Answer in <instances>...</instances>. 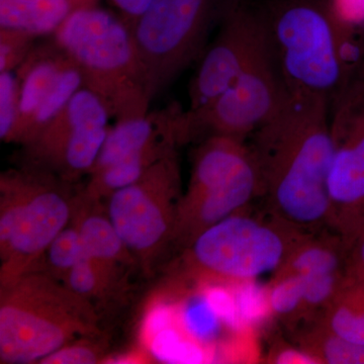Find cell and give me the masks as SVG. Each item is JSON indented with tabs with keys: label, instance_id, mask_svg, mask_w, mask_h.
I'll list each match as a JSON object with an SVG mask.
<instances>
[{
	"label": "cell",
	"instance_id": "obj_1",
	"mask_svg": "<svg viewBox=\"0 0 364 364\" xmlns=\"http://www.w3.org/2000/svg\"><path fill=\"white\" fill-rule=\"evenodd\" d=\"M330 107L326 97L287 91L248 145L259 172L265 210L306 234L326 229L329 223Z\"/></svg>",
	"mask_w": 364,
	"mask_h": 364
},
{
	"label": "cell",
	"instance_id": "obj_2",
	"mask_svg": "<svg viewBox=\"0 0 364 364\" xmlns=\"http://www.w3.org/2000/svg\"><path fill=\"white\" fill-rule=\"evenodd\" d=\"M264 14L268 40L287 91L334 102L355 81L348 23L324 0H277Z\"/></svg>",
	"mask_w": 364,
	"mask_h": 364
},
{
	"label": "cell",
	"instance_id": "obj_3",
	"mask_svg": "<svg viewBox=\"0 0 364 364\" xmlns=\"http://www.w3.org/2000/svg\"><path fill=\"white\" fill-rule=\"evenodd\" d=\"M53 39L78 67L83 86L107 105L117 122L145 116L151 97L132 28L102 7L72 14Z\"/></svg>",
	"mask_w": 364,
	"mask_h": 364
},
{
	"label": "cell",
	"instance_id": "obj_4",
	"mask_svg": "<svg viewBox=\"0 0 364 364\" xmlns=\"http://www.w3.org/2000/svg\"><path fill=\"white\" fill-rule=\"evenodd\" d=\"M100 335L93 304L47 273L0 287L1 363H39L74 340Z\"/></svg>",
	"mask_w": 364,
	"mask_h": 364
},
{
	"label": "cell",
	"instance_id": "obj_5",
	"mask_svg": "<svg viewBox=\"0 0 364 364\" xmlns=\"http://www.w3.org/2000/svg\"><path fill=\"white\" fill-rule=\"evenodd\" d=\"M71 183L23 163L0 176V287L35 272L57 235L71 222Z\"/></svg>",
	"mask_w": 364,
	"mask_h": 364
},
{
	"label": "cell",
	"instance_id": "obj_6",
	"mask_svg": "<svg viewBox=\"0 0 364 364\" xmlns=\"http://www.w3.org/2000/svg\"><path fill=\"white\" fill-rule=\"evenodd\" d=\"M308 235L249 207L198 235L183 249L181 269L195 286H236L277 272Z\"/></svg>",
	"mask_w": 364,
	"mask_h": 364
},
{
	"label": "cell",
	"instance_id": "obj_7",
	"mask_svg": "<svg viewBox=\"0 0 364 364\" xmlns=\"http://www.w3.org/2000/svg\"><path fill=\"white\" fill-rule=\"evenodd\" d=\"M260 191L259 172L245 141L226 136L203 139L177 205L174 245L188 247L208 228L251 207Z\"/></svg>",
	"mask_w": 364,
	"mask_h": 364
},
{
	"label": "cell",
	"instance_id": "obj_8",
	"mask_svg": "<svg viewBox=\"0 0 364 364\" xmlns=\"http://www.w3.org/2000/svg\"><path fill=\"white\" fill-rule=\"evenodd\" d=\"M177 151L148 169L138 181L107 198V212L124 245L146 272L173 243L181 196Z\"/></svg>",
	"mask_w": 364,
	"mask_h": 364
},
{
	"label": "cell",
	"instance_id": "obj_9",
	"mask_svg": "<svg viewBox=\"0 0 364 364\" xmlns=\"http://www.w3.org/2000/svg\"><path fill=\"white\" fill-rule=\"evenodd\" d=\"M215 0H151L132 32L154 98L203 54Z\"/></svg>",
	"mask_w": 364,
	"mask_h": 364
},
{
	"label": "cell",
	"instance_id": "obj_10",
	"mask_svg": "<svg viewBox=\"0 0 364 364\" xmlns=\"http://www.w3.org/2000/svg\"><path fill=\"white\" fill-rule=\"evenodd\" d=\"M184 109L172 102L145 116L117 122L112 127L97 161L88 177L85 191L107 200L126 188L163 158L176 152L182 141Z\"/></svg>",
	"mask_w": 364,
	"mask_h": 364
},
{
	"label": "cell",
	"instance_id": "obj_11",
	"mask_svg": "<svg viewBox=\"0 0 364 364\" xmlns=\"http://www.w3.org/2000/svg\"><path fill=\"white\" fill-rule=\"evenodd\" d=\"M287 92L268 40L259 56L214 102L184 111L183 144L210 136L245 141L279 109Z\"/></svg>",
	"mask_w": 364,
	"mask_h": 364
},
{
	"label": "cell",
	"instance_id": "obj_12",
	"mask_svg": "<svg viewBox=\"0 0 364 364\" xmlns=\"http://www.w3.org/2000/svg\"><path fill=\"white\" fill-rule=\"evenodd\" d=\"M111 117L105 102L83 86L39 135L23 146V163L76 183L92 171L111 129Z\"/></svg>",
	"mask_w": 364,
	"mask_h": 364
},
{
	"label": "cell",
	"instance_id": "obj_13",
	"mask_svg": "<svg viewBox=\"0 0 364 364\" xmlns=\"http://www.w3.org/2000/svg\"><path fill=\"white\" fill-rule=\"evenodd\" d=\"M331 107L328 229L349 244L364 225V80L347 85Z\"/></svg>",
	"mask_w": 364,
	"mask_h": 364
},
{
	"label": "cell",
	"instance_id": "obj_14",
	"mask_svg": "<svg viewBox=\"0 0 364 364\" xmlns=\"http://www.w3.org/2000/svg\"><path fill=\"white\" fill-rule=\"evenodd\" d=\"M16 73L20 112L7 143L25 146L83 87V79L73 60L53 37L36 44Z\"/></svg>",
	"mask_w": 364,
	"mask_h": 364
},
{
	"label": "cell",
	"instance_id": "obj_15",
	"mask_svg": "<svg viewBox=\"0 0 364 364\" xmlns=\"http://www.w3.org/2000/svg\"><path fill=\"white\" fill-rule=\"evenodd\" d=\"M264 14L247 6L230 4L221 31L208 51L189 86L188 112L214 102L226 91L267 47Z\"/></svg>",
	"mask_w": 364,
	"mask_h": 364
},
{
	"label": "cell",
	"instance_id": "obj_16",
	"mask_svg": "<svg viewBox=\"0 0 364 364\" xmlns=\"http://www.w3.org/2000/svg\"><path fill=\"white\" fill-rule=\"evenodd\" d=\"M141 347L153 360L164 363H212L215 353L182 323L177 298L150 301L140 328Z\"/></svg>",
	"mask_w": 364,
	"mask_h": 364
},
{
	"label": "cell",
	"instance_id": "obj_17",
	"mask_svg": "<svg viewBox=\"0 0 364 364\" xmlns=\"http://www.w3.org/2000/svg\"><path fill=\"white\" fill-rule=\"evenodd\" d=\"M102 207V200L90 198L80 189L72 222L77 227L86 255L105 267L122 272L136 261L117 233L107 208Z\"/></svg>",
	"mask_w": 364,
	"mask_h": 364
},
{
	"label": "cell",
	"instance_id": "obj_18",
	"mask_svg": "<svg viewBox=\"0 0 364 364\" xmlns=\"http://www.w3.org/2000/svg\"><path fill=\"white\" fill-rule=\"evenodd\" d=\"M100 0H0V28H14L33 37L50 38L83 7Z\"/></svg>",
	"mask_w": 364,
	"mask_h": 364
},
{
	"label": "cell",
	"instance_id": "obj_19",
	"mask_svg": "<svg viewBox=\"0 0 364 364\" xmlns=\"http://www.w3.org/2000/svg\"><path fill=\"white\" fill-rule=\"evenodd\" d=\"M348 245L339 234L326 229L309 234L274 273L301 277L346 272Z\"/></svg>",
	"mask_w": 364,
	"mask_h": 364
},
{
	"label": "cell",
	"instance_id": "obj_20",
	"mask_svg": "<svg viewBox=\"0 0 364 364\" xmlns=\"http://www.w3.org/2000/svg\"><path fill=\"white\" fill-rule=\"evenodd\" d=\"M315 318L339 336L364 346V282L348 277Z\"/></svg>",
	"mask_w": 364,
	"mask_h": 364
},
{
	"label": "cell",
	"instance_id": "obj_21",
	"mask_svg": "<svg viewBox=\"0 0 364 364\" xmlns=\"http://www.w3.org/2000/svg\"><path fill=\"white\" fill-rule=\"evenodd\" d=\"M299 326L301 329L296 332L298 346L317 359L318 363L364 364L363 345L339 336L316 318Z\"/></svg>",
	"mask_w": 364,
	"mask_h": 364
},
{
	"label": "cell",
	"instance_id": "obj_22",
	"mask_svg": "<svg viewBox=\"0 0 364 364\" xmlns=\"http://www.w3.org/2000/svg\"><path fill=\"white\" fill-rule=\"evenodd\" d=\"M62 282L74 293L93 301L109 298L122 282L119 270L105 267L90 256L81 258L77 264L67 273Z\"/></svg>",
	"mask_w": 364,
	"mask_h": 364
},
{
	"label": "cell",
	"instance_id": "obj_23",
	"mask_svg": "<svg viewBox=\"0 0 364 364\" xmlns=\"http://www.w3.org/2000/svg\"><path fill=\"white\" fill-rule=\"evenodd\" d=\"M268 299L273 317L289 329L296 330L304 322L305 280L293 273H274L267 284Z\"/></svg>",
	"mask_w": 364,
	"mask_h": 364
},
{
	"label": "cell",
	"instance_id": "obj_24",
	"mask_svg": "<svg viewBox=\"0 0 364 364\" xmlns=\"http://www.w3.org/2000/svg\"><path fill=\"white\" fill-rule=\"evenodd\" d=\"M85 255V250L80 234L71 219L68 226L64 228L50 244L36 270L47 273L50 277L62 282L67 273Z\"/></svg>",
	"mask_w": 364,
	"mask_h": 364
},
{
	"label": "cell",
	"instance_id": "obj_25",
	"mask_svg": "<svg viewBox=\"0 0 364 364\" xmlns=\"http://www.w3.org/2000/svg\"><path fill=\"white\" fill-rule=\"evenodd\" d=\"M242 322L254 329L273 317L268 299L267 286H260L256 280L241 282L232 287Z\"/></svg>",
	"mask_w": 364,
	"mask_h": 364
},
{
	"label": "cell",
	"instance_id": "obj_26",
	"mask_svg": "<svg viewBox=\"0 0 364 364\" xmlns=\"http://www.w3.org/2000/svg\"><path fill=\"white\" fill-rule=\"evenodd\" d=\"M98 337H82L64 345L40 361L43 364L104 363L105 345Z\"/></svg>",
	"mask_w": 364,
	"mask_h": 364
},
{
	"label": "cell",
	"instance_id": "obj_27",
	"mask_svg": "<svg viewBox=\"0 0 364 364\" xmlns=\"http://www.w3.org/2000/svg\"><path fill=\"white\" fill-rule=\"evenodd\" d=\"M30 33L0 28V72L16 71L37 44Z\"/></svg>",
	"mask_w": 364,
	"mask_h": 364
},
{
	"label": "cell",
	"instance_id": "obj_28",
	"mask_svg": "<svg viewBox=\"0 0 364 364\" xmlns=\"http://www.w3.org/2000/svg\"><path fill=\"white\" fill-rule=\"evenodd\" d=\"M20 112V88L16 71L0 72V139L7 143Z\"/></svg>",
	"mask_w": 364,
	"mask_h": 364
},
{
	"label": "cell",
	"instance_id": "obj_29",
	"mask_svg": "<svg viewBox=\"0 0 364 364\" xmlns=\"http://www.w3.org/2000/svg\"><path fill=\"white\" fill-rule=\"evenodd\" d=\"M267 363L279 364H320L317 359L299 347L277 343L268 354Z\"/></svg>",
	"mask_w": 364,
	"mask_h": 364
},
{
	"label": "cell",
	"instance_id": "obj_30",
	"mask_svg": "<svg viewBox=\"0 0 364 364\" xmlns=\"http://www.w3.org/2000/svg\"><path fill=\"white\" fill-rule=\"evenodd\" d=\"M346 272L350 279L364 282V230L348 244Z\"/></svg>",
	"mask_w": 364,
	"mask_h": 364
},
{
	"label": "cell",
	"instance_id": "obj_31",
	"mask_svg": "<svg viewBox=\"0 0 364 364\" xmlns=\"http://www.w3.org/2000/svg\"><path fill=\"white\" fill-rule=\"evenodd\" d=\"M331 4L340 20L348 25L364 20V0H334Z\"/></svg>",
	"mask_w": 364,
	"mask_h": 364
},
{
	"label": "cell",
	"instance_id": "obj_32",
	"mask_svg": "<svg viewBox=\"0 0 364 364\" xmlns=\"http://www.w3.org/2000/svg\"><path fill=\"white\" fill-rule=\"evenodd\" d=\"M119 9V16L133 28L141 14L149 6L151 0H109Z\"/></svg>",
	"mask_w": 364,
	"mask_h": 364
},
{
	"label": "cell",
	"instance_id": "obj_33",
	"mask_svg": "<svg viewBox=\"0 0 364 364\" xmlns=\"http://www.w3.org/2000/svg\"><path fill=\"white\" fill-rule=\"evenodd\" d=\"M361 230H364V225H363V228H361L360 231H361ZM360 231H359V232H360ZM359 232H358V233H359ZM358 234H356V235H358Z\"/></svg>",
	"mask_w": 364,
	"mask_h": 364
}]
</instances>
